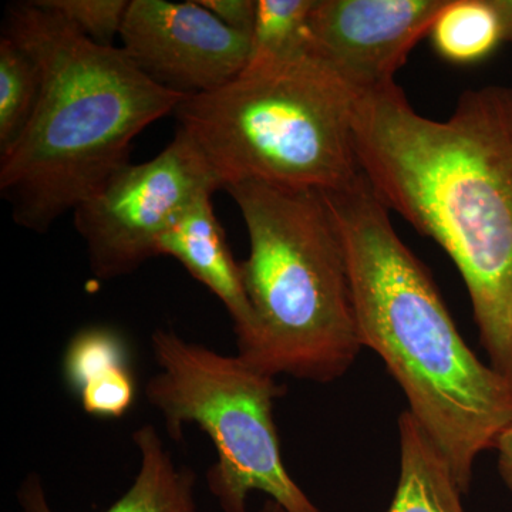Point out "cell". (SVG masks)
<instances>
[{"mask_svg":"<svg viewBox=\"0 0 512 512\" xmlns=\"http://www.w3.org/2000/svg\"><path fill=\"white\" fill-rule=\"evenodd\" d=\"M505 30V42H512V0H495Z\"/></svg>","mask_w":512,"mask_h":512,"instance_id":"21","label":"cell"},{"mask_svg":"<svg viewBox=\"0 0 512 512\" xmlns=\"http://www.w3.org/2000/svg\"><path fill=\"white\" fill-rule=\"evenodd\" d=\"M151 349L158 373L148 380V403L174 441L188 423L208 434L217 451L208 490L222 512H248L254 491L288 512H322L286 470L274 419L285 387L275 376L171 330L157 329Z\"/></svg>","mask_w":512,"mask_h":512,"instance_id":"6","label":"cell"},{"mask_svg":"<svg viewBox=\"0 0 512 512\" xmlns=\"http://www.w3.org/2000/svg\"><path fill=\"white\" fill-rule=\"evenodd\" d=\"M429 35L436 52L454 64L483 62L505 42L495 0H447Z\"/></svg>","mask_w":512,"mask_h":512,"instance_id":"13","label":"cell"},{"mask_svg":"<svg viewBox=\"0 0 512 512\" xmlns=\"http://www.w3.org/2000/svg\"><path fill=\"white\" fill-rule=\"evenodd\" d=\"M212 192L198 195L161 235L157 256L177 259L192 278L224 303L241 348L254 332V313L242 284L241 266L229 251L224 229L215 217Z\"/></svg>","mask_w":512,"mask_h":512,"instance_id":"10","label":"cell"},{"mask_svg":"<svg viewBox=\"0 0 512 512\" xmlns=\"http://www.w3.org/2000/svg\"><path fill=\"white\" fill-rule=\"evenodd\" d=\"M84 412L100 419H120L136 400V380L130 366L119 367L83 386L79 392Z\"/></svg>","mask_w":512,"mask_h":512,"instance_id":"18","label":"cell"},{"mask_svg":"<svg viewBox=\"0 0 512 512\" xmlns=\"http://www.w3.org/2000/svg\"><path fill=\"white\" fill-rule=\"evenodd\" d=\"M316 0H258L245 69L286 62L309 52V18Z\"/></svg>","mask_w":512,"mask_h":512,"instance_id":"14","label":"cell"},{"mask_svg":"<svg viewBox=\"0 0 512 512\" xmlns=\"http://www.w3.org/2000/svg\"><path fill=\"white\" fill-rule=\"evenodd\" d=\"M323 194L345 248L360 343L382 359L466 494L477 458L512 426V384L460 335L366 175Z\"/></svg>","mask_w":512,"mask_h":512,"instance_id":"2","label":"cell"},{"mask_svg":"<svg viewBox=\"0 0 512 512\" xmlns=\"http://www.w3.org/2000/svg\"><path fill=\"white\" fill-rule=\"evenodd\" d=\"M40 5L62 16L83 36L111 47L120 37L130 0H39Z\"/></svg>","mask_w":512,"mask_h":512,"instance_id":"17","label":"cell"},{"mask_svg":"<svg viewBox=\"0 0 512 512\" xmlns=\"http://www.w3.org/2000/svg\"><path fill=\"white\" fill-rule=\"evenodd\" d=\"M494 450L497 451L498 473L512 493V426L501 434Z\"/></svg>","mask_w":512,"mask_h":512,"instance_id":"20","label":"cell"},{"mask_svg":"<svg viewBox=\"0 0 512 512\" xmlns=\"http://www.w3.org/2000/svg\"><path fill=\"white\" fill-rule=\"evenodd\" d=\"M249 235L242 284L254 332L238 355L266 375L329 384L362 352L345 248L322 191L225 188Z\"/></svg>","mask_w":512,"mask_h":512,"instance_id":"4","label":"cell"},{"mask_svg":"<svg viewBox=\"0 0 512 512\" xmlns=\"http://www.w3.org/2000/svg\"><path fill=\"white\" fill-rule=\"evenodd\" d=\"M140 456L134 483L104 512H197L195 474L177 466L156 427L144 424L133 433ZM22 512H55L39 474H29L18 490Z\"/></svg>","mask_w":512,"mask_h":512,"instance_id":"11","label":"cell"},{"mask_svg":"<svg viewBox=\"0 0 512 512\" xmlns=\"http://www.w3.org/2000/svg\"><path fill=\"white\" fill-rule=\"evenodd\" d=\"M258 512H288L284 507H281L278 503H275L274 500H266L264 505L259 508Z\"/></svg>","mask_w":512,"mask_h":512,"instance_id":"22","label":"cell"},{"mask_svg":"<svg viewBox=\"0 0 512 512\" xmlns=\"http://www.w3.org/2000/svg\"><path fill=\"white\" fill-rule=\"evenodd\" d=\"M353 137L380 200L456 265L488 365L512 384V87L467 90L434 120L390 84L357 97Z\"/></svg>","mask_w":512,"mask_h":512,"instance_id":"1","label":"cell"},{"mask_svg":"<svg viewBox=\"0 0 512 512\" xmlns=\"http://www.w3.org/2000/svg\"><path fill=\"white\" fill-rule=\"evenodd\" d=\"M121 49L148 79L181 96L214 92L247 67L251 39L197 0H131Z\"/></svg>","mask_w":512,"mask_h":512,"instance_id":"8","label":"cell"},{"mask_svg":"<svg viewBox=\"0 0 512 512\" xmlns=\"http://www.w3.org/2000/svg\"><path fill=\"white\" fill-rule=\"evenodd\" d=\"M356 99L309 50L185 97L174 116L220 190L258 181L329 192L363 174L353 137Z\"/></svg>","mask_w":512,"mask_h":512,"instance_id":"5","label":"cell"},{"mask_svg":"<svg viewBox=\"0 0 512 512\" xmlns=\"http://www.w3.org/2000/svg\"><path fill=\"white\" fill-rule=\"evenodd\" d=\"M3 36L39 67L28 127L0 157V194L19 227L46 234L130 163L134 138L185 96L158 86L121 47L100 46L39 0L6 9Z\"/></svg>","mask_w":512,"mask_h":512,"instance_id":"3","label":"cell"},{"mask_svg":"<svg viewBox=\"0 0 512 512\" xmlns=\"http://www.w3.org/2000/svg\"><path fill=\"white\" fill-rule=\"evenodd\" d=\"M39 67L8 36L0 39V157L15 146L39 101Z\"/></svg>","mask_w":512,"mask_h":512,"instance_id":"15","label":"cell"},{"mask_svg":"<svg viewBox=\"0 0 512 512\" xmlns=\"http://www.w3.org/2000/svg\"><path fill=\"white\" fill-rule=\"evenodd\" d=\"M397 429L400 471L389 512H466L446 458L409 410L400 414Z\"/></svg>","mask_w":512,"mask_h":512,"instance_id":"12","label":"cell"},{"mask_svg":"<svg viewBox=\"0 0 512 512\" xmlns=\"http://www.w3.org/2000/svg\"><path fill=\"white\" fill-rule=\"evenodd\" d=\"M447 0H316L309 46L356 96L394 82Z\"/></svg>","mask_w":512,"mask_h":512,"instance_id":"9","label":"cell"},{"mask_svg":"<svg viewBox=\"0 0 512 512\" xmlns=\"http://www.w3.org/2000/svg\"><path fill=\"white\" fill-rule=\"evenodd\" d=\"M215 190L204 158L178 130L153 160L123 165L73 211L93 275L111 281L133 274L157 256L158 239L185 208Z\"/></svg>","mask_w":512,"mask_h":512,"instance_id":"7","label":"cell"},{"mask_svg":"<svg viewBox=\"0 0 512 512\" xmlns=\"http://www.w3.org/2000/svg\"><path fill=\"white\" fill-rule=\"evenodd\" d=\"M229 29L248 36L254 33L258 0H197Z\"/></svg>","mask_w":512,"mask_h":512,"instance_id":"19","label":"cell"},{"mask_svg":"<svg viewBox=\"0 0 512 512\" xmlns=\"http://www.w3.org/2000/svg\"><path fill=\"white\" fill-rule=\"evenodd\" d=\"M124 366H128L126 343L106 326L77 332L63 356L64 377L77 393L87 383Z\"/></svg>","mask_w":512,"mask_h":512,"instance_id":"16","label":"cell"}]
</instances>
